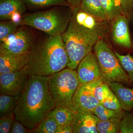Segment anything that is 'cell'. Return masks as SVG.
Wrapping results in <instances>:
<instances>
[{"mask_svg": "<svg viewBox=\"0 0 133 133\" xmlns=\"http://www.w3.org/2000/svg\"><path fill=\"white\" fill-rule=\"evenodd\" d=\"M21 26L11 20L1 21L0 22V42H2L10 35L14 32Z\"/></svg>", "mask_w": 133, "mask_h": 133, "instance_id": "d4e9b609", "label": "cell"}, {"mask_svg": "<svg viewBox=\"0 0 133 133\" xmlns=\"http://www.w3.org/2000/svg\"><path fill=\"white\" fill-rule=\"evenodd\" d=\"M58 126L55 119L49 115L36 127L32 130H30L29 133H56Z\"/></svg>", "mask_w": 133, "mask_h": 133, "instance_id": "44dd1931", "label": "cell"}, {"mask_svg": "<svg viewBox=\"0 0 133 133\" xmlns=\"http://www.w3.org/2000/svg\"><path fill=\"white\" fill-rule=\"evenodd\" d=\"M56 133H73L72 126H59Z\"/></svg>", "mask_w": 133, "mask_h": 133, "instance_id": "1f68e13d", "label": "cell"}, {"mask_svg": "<svg viewBox=\"0 0 133 133\" xmlns=\"http://www.w3.org/2000/svg\"><path fill=\"white\" fill-rule=\"evenodd\" d=\"M73 103L77 111L92 113L100 102L86 84H80L74 95Z\"/></svg>", "mask_w": 133, "mask_h": 133, "instance_id": "8fae6325", "label": "cell"}, {"mask_svg": "<svg viewBox=\"0 0 133 133\" xmlns=\"http://www.w3.org/2000/svg\"><path fill=\"white\" fill-rule=\"evenodd\" d=\"M72 14V10L68 6H55L47 10L24 15L20 24L43 31L49 36L62 35L69 26Z\"/></svg>", "mask_w": 133, "mask_h": 133, "instance_id": "277c9868", "label": "cell"}, {"mask_svg": "<svg viewBox=\"0 0 133 133\" xmlns=\"http://www.w3.org/2000/svg\"><path fill=\"white\" fill-rule=\"evenodd\" d=\"M69 7L72 10L79 7L82 0H66Z\"/></svg>", "mask_w": 133, "mask_h": 133, "instance_id": "836d02e7", "label": "cell"}, {"mask_svg": "<svg viewBox=\"0 0 133 133\" xmlns=\"http://www.w3.org/2000/svg\"><path fill=\"white\" fill-rule=\"evenodd\" d=\"M48 83L56 107H63L77 111L73 99L80 84L76 70L68 68L49 76Z\"/></svg>", "mask_w": 133, "mask_h": 133, "instance_id": "5b68a950", "label": "cell"}, {"mask_svg": "<svg viewBox=\"0 0 133 133\" xmlns=\"http://www.w3.org/2000/svg\"><path fill=\"white\" fill-rule=\"evenodd\" d=\"M119 133H133V115L125 111L119 125Z\"/></svg>", "mask_w": 133, "mask_h": 133, "instance_id": "484cf974", "label": "cell"}, {"mask_svg": "<svg viewBox=\"0 0 133 133\" xmlns=\"http://www.w3.org/2000/svg\"><path fill=\"white\" fill-rule=\"evenodd\" d=\"M55 107L49 88L48 76L29 75L17 100L15 118L32 130L49 115Z\"/></svg>", "mask_w": 133, "mask_h": 133, "instance_id": "6da1fadb", "label": "cell"}, {"mask_svg": "<svg viewBox=\"0 0 133 133\" xmlns=\"http://www.w3.org/2000/svg\"><path fill=\"white\" fill-rule=\"evenodd\" d=\"M32 28L21 25L16 30L5 38L0 44V53L21 55L30 52L36 40Z\"/></svg>", "mask_w": 133, "mask_h": 133, "instance_id": "52a82bcc", "label": "cell"}, {"mask_svg": "<svg viewBox=\"0 0 133 133\" xmlns=\"http://www.w3.org/2000/svg\"><path fill=\"white\" fill-rule=\"evenodd\" d=\"M99 1L109 22L119 15L122 14L121 7L116 0Z\"/></svg>", "mask_w": 133, "mask_h": 133, "instance_id": "7402d4cb", "label": "cell"}, {"mask_svg": "<svg viewBox=\"0 0 133 133\" xmlns=\"http://www.w3.org/2000/svg\"><path fill=\"white\" fill-rule=\"evenodd\" d=\"M15 118L14 113L0 117V133H10L11 126Z\"/></svg>", "mask_w": 133, "mask_h": 133, "instance_id": "f1b7e54d", "label": "cell"}, {"mask_svg": "<svg viewBox=\"0 0 133 133\" xmlns=\"http://www.w3.org/2000/svg\"><path fill=\"white\" fill-rule=\"evenodd\" d=\"M29 75L26 66L16 71L0 74V93L18 97L25 86Z\"/></svg>", "mask_w": 133, "mask_h": 133, "instance_id": "ba28073f", "label": "cell"}, {"mask_svg": "<svg viewBox=\"0 0 133 133\" xmlns=\"http://www.w3.org/2000/svg\"><path fill=\"white\" fill-rule=\"evenodd\" d=\"M22 15L19 12H15L13 13L11 16L10 20L16 23L20 24L21 21Z\"/></svg>", "mask_w": 133, "mask_h": 133, "instance_id": "d6a6232c", "label": "cell"}, {"mask_svg": "<svg viewBox=\"0 0 133 133\" xmlns=\"http://www.w3.org/2000/svg\"><path fill=\"white\" fill-rule=\"evenodd\" d=\"M29 52L21 55L0 53V74L23 69L28 64Z\"/></svg>", "mask_w": 133, "mask_h": 133, "instance_id": "4fadbf2b", "label": "cell"}, {"mask_svg": "<svg viewBox=\"0 0 133 133\" xmlns=\"http://www.w3.org/2000/svg\"><path fill=\"white\" fill-rule=\"evenodd\" d=\"M79 8L97 19L109 21L99 0H82Z\"/></svg>", "mask_w": 133, "mask_h": 133, "instance_id": "e0dca14e", "label": "cell"}, {"mask_svg": "<svg viewBox=\"0 0 133 133\" xmlns=\"http://www.w3.org/2000/svg\"><path fill=\"white\" fill-rule=\"evenodd\" d=\"M29 131L28 128L24 124L15 118L12 123L10 133H29Z\"/></svg>", "mask_w": 133, "mask_h": 133, "instance_id": "4dcf8cb0", "label": "cell"}, {"mask_svg": "<svg viewBox=\"0 0 133 133\" xmlns=\"http://www.w3.org/2000/svg\"><path fill=\"white\" fill-rule=\"evenodd\" d=\"M121 119L114 118L108 120H100L97 125L99 133H119V125Z\"/></svg>", "mask_w": 133, "mask_h": 133, "instance_id": "603a6c76", "label": "cell"}, {"mask_svg": "<svg viewBox=\"0 0 133 133\" xmlns=\"http://www.w3.org/2000/svg\"><path fill=\"white\" fill-rule=\"evenodd\" d=\"M114 51L128 75L130 83H133V57L129 54L121 55L115 51Z\"/></svg>", "mask_w": 133, "mask_h": 133, "instance_id": "cb8c5ba5", "label": "cell"}, {"mask_svg": "<svg viewBox=\"0 0 133 133\" xmlns=\"http://www.w3.org/2000/svg\"><path fill=\"white\" fill-rule=\"evenodd\" d=\"M129 20L123 14L119 15L110 22L112 41L117 45L127 49L133 48L129 30Z\"/></svg>", "mask_w": 133, "mask_h": 133, "instance_id": "9c48e42d", "label": "cell"}, {"mask_svg": "<svg viewBox=\"0 0 133 133\" xmlns=\"http://www.w3.org/2000/svg\"><path fill=\"white\" fill-rule=\"evenodd\" d=\"M69 58L62 35L36 40L26 65L29 75L49 76L65 69Z\"/></svg>", "mask_w": 133, "mask_h": 133, "instance_id": "7a4b0ae2", "label": "cell"}, {"mask_svg": "<svg viewBox=\"0 0 133 133\" xmlns=\"http://www.w3.org/2000/svg\"><path fill=\"white\" fill-rule=\"evenodd\" d=\"M131 19H132L133 20V7L132 10V12H131V18H130V20H131Z\"/></svg>", "mask_w": 133, "mask_h": 133, "instance_id": "e575fe53", "label": "cell"}, {"mask_svg": "<svg viewBox=\"0 0 133 133\" xmlns=\"http://www.w3.org/2000/svg\"><path fill=\"white\" fill-rule=\"evenodd\" d=\"M79 83L85 84L100 79V71L97 58L94 53L90 52L81 60L77 67Z\"/></svg>", "mask_w": 133, "mask_h": 133, "instance_id": "30bf717a", "label": "cell"}, {"mask_svg": "<svg viewBox=\"0 0 133 133\" xmlns=\"http://www.w3.org/2000/svg\"><path fill=\"white\" fill-rule=\"evenodd\" d=\"M77 111L63 107H55L49 115L52 117L59 126L72 125Z\"/></svg>", "mask_w": 133, "mask_h": 133, "instance_id": "2e32d148", "label": "cell"}, {"mask_svg": "<svg viewBox=\"0 0 133 133\" xmlns=\"http://www.w3.org/2000/svg\"><path fill=\"white\" fill-rule=\"evenodd\" d=\"M18 97L1 94L0 95V117L14 113Z\"/></svg>", "mask_w": 133, "mask_h": 133, "instance_id": "d6986e66", "label": "cell"}, {"mask_svg": "<svg viewBox=\"0 0 133 133\" xmlns=\"http://www.w3.org/2000/svg\"><path fill=\"white\" fill-rule=\"evenodd\" d=\"M108 33L85 27L71 16L69 26L62 35L69 58L68 68L76 70L98 41L104 39Z\"/></svg>", "mask_w": 133, "mask_h": 133, "instance_id": "3957f363", "label": "cell"}, {"mask_svg": "<svg viewBox=\"0 0 133 133\" xmlns=\"http://www.w3.org/2000/svg\"><path fill=\"white\" fill-rule=\"evenodd\" d=\"M121 7L122 14L125 16L130 21L131 12L133 7V0H116Z\"/></svg>", "mask_w": 133, "mask_h": 133, "instance_id": "f546056e", "label": "cell"}, {"mask_svg": "<svg viewBox=\"0 0 133 133\" xmlns=\"http://www.w3.org/2000/svg\"><path fill=\"white\" fill-rule=\"evenodd\" d=\"M99 121L92 113L77 111L72 125L73 133H98L97 125Z\"/></svg>", "mask_w": 133, "mask_h": 133, "instance_id": "7c38bea8", "label": "cell"}, {"mask_svg": "<svg viewBox=\"0 0 133 133\" xmlns=\"http://www.w3.org/2000/svg\"><path fill=\"white\" fill-rule=\"evenodd\" d=\"M118 99L122 109L131 111L133 108V88L126 87L123 83L115 82L108 84Z\"/></svg>", "mask_w": 133, "mask_h": 133, "instance_id": "5bb4252c", "label": "cell"}, {"mask_svg": "<svg viewBox=\"0 0 133 133\" xmlns=\"http://www.w3.org/2000/svg\"><path fill=\"white\" fill-rule=\"evenodd\" d=\"M100 103L108 109L117 111L123 110L118 99L112 90L110 92L109 95Z\"/></svg>", "mask_w": 133, "mask_h": 133, "instance_id": "4316f807", "label": "cell"}, {"mask_svg": "<svg viewBox=\"0 0 133 133\" xmlns=\"http://www.w3.org/2000/svg\"></svg>", "mask_w": 133, "mask_h": 133, "instance_id": "d590c367", "label": "cell"}, {"mask_svg": "<svg viewBox=\"0 0 133 133\" xmlns=\"http://www.w3.org/2000/svg\"><path fill=\"white\" fill-rule=\"evenodd\" d=\"M111 91L107 84L102 82L94 87L92 92L96 99L101 103L109 95Z\"/></svg>", "mask_w": 133, "mask_h": 133, "instance_id": "83f0119b", "label": "cell"}, {"mask_svg": "<svg viewBox=\"0 0 133 133\" xmlns=\"http://www.w3.org/2000/svg\"><path fill=\"white\" fill-rule=\"evenodd\" d=\"M100 71V79L104 83L119 82L129 85L130 82L125 71L114 51L102 39L93 48Z\"/></svg>", "mask_w": 133, "mask_h": 133, "instance_id": "8992f818", "label": "cell"}, {"mask_svg": "<svg viewBox=\"0 0 133 133\" xmlns=\"http://www.w3.org/2000/svg\"><path fill=\"white\" fill-rule=\"evenodd\" d=\"M30 9L44 8L57 6H69L66 0H23Z\"/></svg>", "mask_w": 133, "mask_h": 133, "instance_id": "ffe728a7", "label": "cell"}, {"mask_svg": "<svg viewBox=\"0 0 133 133\" xmlns=\"http://www.w3.org/2000/svg\"><path fill=\"white\" fill-rule=\"evenodd\" d=\"M125 111H117L108 109L100 103L92 113L97 116L100 120H108L114 118L121 119L123 118Z\"/></svg>", "mask_w": 133, "mask_h": 133, "instance_id": "ac0fdd59", "label": "cell"}, {"mask_svg": "<svg viewBox=\"0 0 133 133\" xmlns=\"http://www.w3.org/2000/svg\"><path fill=\"white\" fill-rule=\"evenodd\" d=\"M27 8L23 0H0L1 21L10 20L11 15L15 12L22 15L26 12Z\"/></svg>", "mask_w": 133, "mask_h": 133, "instance_id": "9a60e30c", "label": "cell"}]
</instances>
